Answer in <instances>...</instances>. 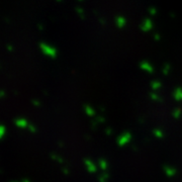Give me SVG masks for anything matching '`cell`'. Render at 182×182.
<instances>
[{
	"instance_id": "cell-1",
	"label": "cell",
	"mask_w": 182,
	"mask_h": 182,
	"mask_svg": "<svg viewBox=\"0 0 182 182\" xmlns=\"http://www.w3.org/2000/svg\"><path fill=\"white\" fill-rule=\"evenodd\" d=\"M142 29L143 31H150L152 28V21L151 20H149V19H146V20L144 21V23L142 24Z\"/></svg>"
},
{
	"instance_id": "cell-2",
	"label": "cell",
	"mask_w": 182,
	"mask_h": 182,
	"mask_svg": "<svg viewBox=\"0 0 182 182\" xmlns=\"http://www.w3.org/2000/svg\"><path fill=\"white\" fill-rule=\"evenodd\" d=\"M116 20H117L116 23H117V25H119V28H122V26H124V24H125V19L122 18V17H119Z\"/></svg>"
}]
</instances>
